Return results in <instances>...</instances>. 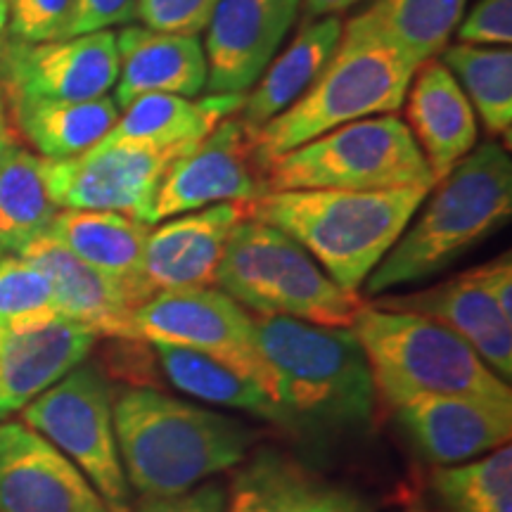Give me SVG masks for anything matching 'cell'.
I'll use <instances>...</instances> for the list:
<instances>
[{
	"label": "cell",
	"mask_w": 512,
	"mask_h": 512,
	"mask_svg": "<svg viewBox=\"0 0 512 512\" xmlns=\"http://www.w3.org/2000/svg\"><path fill=\"white\" fill-rule=\"evenodd\" d=\"M430 190H273L247 202V216L283 230L342 290L358 292Z\"/></svg>",
	"instance_id": "1"
},
{
	"label": "cell",
	"mask_w": 512,
	"mask_h": 512,
	"mask_svg": "<svg viewBox=\"0 0 512 512\" xmlns=\"http://www.w3.org/2000/svg\"><path fill=\"white\" fill-rule=\"evenodd\" d=\"M114 434L128 486L143 496L183 494L245 458L252 432L159 389L131 387L112 399Z\"/></svg>",
	"instance_id": "2"
},
{
	"label": "cell",
	"mask_w": 512,
	"mask_h": 512,
	"mask_svg": "<svg viewBox=\"0 0 512 512\" xmlns=\"http://www.w3.org/2000/svg\"><path fill=\"white\" fill-rule=\"evenodd\" d=\"M427 207L406 226L363 283L368 297L389 287L415 285L446 271L467 249L501 230L512 216V162L508 147L475 145L430 190Z\"/></svg>",
	"instance_id": "3"
},
{
	"label": "cell",
	"mask_w": 512,
	"mask_h": 512,
	"mask_svg": "<svg viewBox=\"0 0 512 512\" xmlns=\"http://www.w3.org/2000/svg\"><path fill=\"white\" fill-rule=\"evenodd\" d=\"M254 335L278 377L287 425L304 422L309 427L339 430L370 420L375 384L366 351L351 328L254 316Z\"/></svg>",
	"instance_id": "4"
},
{
	"label": "cell",
	"mask_w": 512,
	"mask_h": 512,
	"mask_svg": "<svg viewBox=\"0 0 512 512\" xmlns=\"http://www.w3.org/2000/svg\"><path fill=\"white\" fill-rule=\"evenodd\" d=\"M351 332L366 351L375 396L392 411L415 396H470L512 403L510 382L498 377L465 339L437 320L363 304Z\"/></svg>",
	"instance_id": "5"
},
{
	"label": "cell",
	"mask_w": 512,
	"mask_h": 512,
	"mask_svg": "<svg viewBox=\"0 0 512 512\" xmlns=\"http://www.w3.org/2000/svg\"><path fill=\"white\" fill-rule=\"evenodd\" d=\"M216 285L256 316L323 328H351L366 304L358 292L342 290L290 235L249 216L230 233Z\"/></svg>",
	"instance_id": "6"
},
{
	"label": "cell",
	"mask_w": 512,
	"mask_h": 512,
	"mask_svg": "<svg viewBox=\"0 0 512 512\" xmlns=\"http://www.w3.org/2000/svg\"><path fill=\"white\" fill-rule=\"evenodd\" d=\"M413 74L415 67L387 46L342 36L328 67L302 98L252 131L261 166L351 121L396 114Z\"/></svg>",
	"instance_id": "7"
},
{
	"label": "cell",
	"mask_w": 512,
	"mask_h": 512,
	"mask_svg": "<svg viewBox=\"0 0 512 512\" xmlns=\"http://www.w3.org/2000/svg\"><path fill=\"white\" fill-rule=\"evenodd\" d=\"M273 190H396L425 185L434 176L399 114L351 121L275 157L264 169Z\"/></svg>",
	"instance_id": "8"
},
{
	"label": "cell",
	"mask_w": 512,
	"mask_h": 512,
	"mask_svg": "<svg viewBox=\"0 0 512 512\" xmlns=\"http://www.w3.org/2000/svg\"><path fill=\"white\" fill-rule=\"evenodd\" d=\"M24 425L48 439L95 486L114 512H126L128 479L119 458L112 394L105 375L81 363L22 411Z\"/></svg>",
	"instance_id": "9"
},
{
	"label": "cell",
	"mask_w": 512,
	"mask_h": 512,
	"mask_svg": "<svg viewBox=\"0 0 512 512\" xmlns=\"http://www.w3.org/2000/svg\"><path fill=\"white\" fill-rule=\"evenodd\" d=\"M133 328L143 342L174 344L207 356L259 384L280 406L278 377L256 344L254 316L223 290L202 287L152 294L133 311Z\"/></svg>",
	"instance_id": "10"
},
{
	"label": "cell",
	"mask_w": 512,
	"mask_h": 512,
	"mask_svg": "<svg viewBox=\"0 0 512 512\" xmlns=\"http://www.w3.org/2000/svg\"><path fill=\"white\" fill-rule=\"evenodd\" d=\"M185 152L188 150L95 145L79 157H43V174L50 197L60 209L117 211L150 226L159 183L166 169Z\"/></svg>",
	"instance_id": "11"
},
{
	"label": "cell",
	"mask_w": 512,
	"mask_h": 512,
	"mask_svg": "<svg viewBox=\"0 0 512 512\" xmlns=\"http://www.w3.org/2000/svg\"><path fill=\"white\" fill-rule=\"evenodd\" d=\"M264 192V166L256 157L252 128L233 114L166 169L150 226L214 204L252 202Z\"/></svg>",
	"instance_id": "12"
},
{
	"label": "cell",
	"mask_w": 512,
	"mask_h": 512,
	"mask_svg": "<svg viewBox=\"0 0 512 512\" xmlns=\"http://www.w3.org/2000/svg\"><path fill=\"white\" fill-rule=\"evenodd\" d=\"M117 76V34L110 29L43 43H0L3 98L93 100L110 93Z\"/></svg>",
	"instance_id": "13"
},
{
	"label": "cell",
	"mask_w": 512,
	"mask_h": 512,
	"mask_svg": "<svg viewBox=\"0 0 512 512\" xmlns=\"http://www.w3.org/2000/svg\"><path fill=\"white\" fill-rule=\"evenodd\" d=\"M302 0H216L204 31L207 95H247L278 55Z\"/></svg>",
	"instance_id": "14"
},
{
	"label": "cell",
	"mask_w": 512,
	"mask_h": 512,
	"mask_svg": "<svg viewBox=\"0 0 512 512\" xmlns=\"http://www.w3.org/2000/svg\"><path fill=\"white\" fill-rule=\"evenodd\" d=\"M0 512H114L64 453L24 422L0 425Z\"/></svg>",
	"instance_id": "15"
},
{
	"label": "cell",
	"mask_w": 512,
	"mask_h": 512,
	"mask_svg": "<svg viewBox=\"0 0 512 512\" xmlns=\"http://www.w3.org/2000/svg\"><path fill=\"white\" fill-rule=\"evenodd\" d=\"M247 219V202H223L188 211L150 230L143 278L152 294L216 285L230 233Z\"/></svg>",
	"instance_id": "16"
},
{
	"label": "cell",
	"mask_w": 512,
	"mask_h": 512,
	"mask_svg": "<svg viewBox=\"0 0 512 512\" xmlns=\"http://www.w3.org/2000/svg\"><path fill=\"white\" fill-rule=\"evenodd\" d=\"M396 420L434 465H460L510 444L512 403L470 396H415Z\"/></svg>",
	"instance_id": "17"
},
{
	"label": "cell",
	"mask_w": 512,
	"mask_h": 512,
	"mask_svg": "<svg viewBox=\"0 0 512 512\" xmlns=\"http://www.w3.org/2000/svg\"><path fill=\"white\" fill-rule=\"evenodd\" d=\"M377 309L408 311L432 318L482 356V361L498 377L510 382L512 377V320L505 318L489 294L479 285L475 271L458 273L425 290L392 294L370 302Z\"/></svg>",
	"instance_id": "18"
},
{
	"label": "cell",
	"mask_w": 512,
	"mask_h": 512,
	"mask_svg": "<svg viewBox=\"0 0 512 512\" xmlns=\"http://www.w3.org/2000/svg\"><path fill=\"white\" fill-rule=\"evenodd\" d=\"M95 332L69 318L0 337V420L10 418L81 366L95 349Z\"/></svg>",
	"instance_id": "19"
},
{
	"label": "cell",
	"mask_w": 512,
	"mask_h": 512,
	"mask_svg": "<svg viewBox=\"0 0 512 512\" xmlns=\"http://www.w3.org/2000/svg\"><path fill=\"white\" fill-rule=\"evenodd\" d=\"M406 126L430 164L434 181L475 150L479 138L477 114L456 76L439 57L415 69L406 91Z\"/></svg>",
	"instance_id": "20"
},
{
	"label": "cell",
	"mask_w": 512,
	"mask_h": 512,
	"mask_svg": "<svg viewBox=\"0 0 512 512\" xmlns=\"http://www.w3.org/2000/svg\"><path fill=\"white\" fill-rule=\"evenodd\" d=\"M29 259L53 285L55 306L64 318L83 325L95 337L140 339L133 328V311L138 309L126 290L114 280L83 264L67 247L43 233L19 252Z\"/></svg>",
	"instance_id": "21"
},
{
	"label": "cell",
	"mask_w": 512,
	"mask_h": 512,
	"mask_svg": "<svg viewBox=\"0 0 512 512\" xmlns=\"http://www.w3.org/2000/svg\"><path fill=\"white\" fill-rule=\"evenodd\" d=\"M119 110L152 93L197 98L207 86V57L197 36L150 27H124L117 34Z\"/></svg>",
	"instance_id": "22"
},
{
	"label": "cell",
	"mask_w": 512,
	"mask_h": 512,
	"mask_svg": "<svg viewBox=\"0 0 512 512\" xmlns=\"http://www.w3.org/2000/svg\"><path fill=\"white\" fill-rule=\"evenodd\" d=\"M150 226L117 211L60 209L46 235L83 264L114 280L140 306L152 297L143 278V254Z\"/></svg>",
	"instance_id": "23"
},
{
	"label": "cell",
	"mask_w": 512,
	"mask_h": 512,
	"mask_svg": "<svg viewBox=\"0 0 512 512\" xmlns=\"http://www.w3.org/2000/svg\"><path fill=\"white\" fill-rule=\"evenodd\" d=\"M228 512H370V505L285 453L259 451L230 484Z\"/></svg>",
	"instance_id": "24"
},
{
	"label": "cell",
	"mask_w": 512,
	"mask_h": 512,
	"mask_svg": "<svg viewBox=\"0 0 512 512\" xmlns=\"http://www.w3.org/2000/svg\"><path fill=\"white\" fill-rule=\"evenodd\" d=\"M247 95H183L152 93L121 110L117 124L98 145H140L159 150H190L242 110Z\"/></svg>",
	"instance_id": "25"
},
{
	"label": "cell",
	"mask_w": 512,
	"mask_h": 512,
	"mask_svg": "<svg viewBox=\"0 0 512 512\" xmlns=\"http://www.w3.org/2000/svg\"><path fill=\"white\" fill-rule=\"evenodd\" d=\"M467 0H373L342 24V36L375 41L418 69L439 57L465 15Z\"/></svg>",
	"instance_id": "26"
},
{
	"label": "cell",
	"mask_w": 512,
	"mask_h": 512,
	"mask_svg": "<svg viewBox=\"0 0 512 512\" xmlns=\"http://www.w3.org/2000/svg\"><path fill=\"white\" fill-rule=\"evenodd\" d=\"M3 102L17 138L46 159H69L93 150L121 114L110 95L93 100L3 98Z\"/></svg>",
	"instance_id": "27"
},
{
	"label": "cell",
	"mask_w": 512,
	"mask_h": 512,
	"mask_svg": "<svg viewBox=\"0 0 512 512\" xmlns=\"http://www.w3.org/2000/svg\"><path fill=\"white\" fill-rule=\"evenodd\" d=\"M342 24L339 15L309 19L290 46L273 57L238 112L252 131L287 110L318 79L339 46Z\"/></svg>",
	"instance_id": "28"
},
{
	"label": "cell",
	"mask_w": 512,
	"mask_h": 512,
	"mask_svg": "<svg viewBox=\"0 0 512 512\" xmlns=\"http://www.w3.org/2000/svg\"><path fill=\"white\" fill-rule=\"evenodd\" d=\"M57 211L43 174V157L17 145L0 166V254H19L41 238Z\"/></svg>",
	"instance_id": "29"
},
{
	"label": "cell",
	"mask_w": 512,
	"mask_h": 512,
	"mask_svg": "<svg viewBox=\"0 0 512 512\" xmlns=\"http://www.w3.org/2000/svg\"><path fill=\"white\" fill-rule=\"evenodd\" d=\"M152 351H155L157 363L162 366L164 375L169 377V382L176 389H181L183 394L287 425V415L283 408L259 384L235 375L233 370L209 361L207 356L195 354V351L183 347H174V344H152Z\"/></svg>",
	"instance_id": "30"
},
{
	"label": "cell",
	"mask_w": 512,
	"mask_h": 512,
	"mask_svg": "<svg viewBox=\"0 0 512 512\" xmlns=\"http://www.w3.org/2000/svg\"><path fill=\"white\" fill-rule=\"evenodd\" d=\"M439 60L456 76L472 110L491 138L510 140L512 128V53L510 48L456 43Z\"/></svg>",
	"instance_id": "31"
},
{
	"label": "cell",
	"mask_w": 512,
	"mask_h": 512,
	"mask_svg": "<svg viewBox=\"0 0 512 512\" xmlns=\"http://www.w3.org/2000/svg\"><path fill=\"white\" fill-rule=\"evenodd\" d=\"M432 489L446 512H512V448L432 472Z\"/></svg>",
	"instance_id": "32"
},
{
	"label": "cell",
	"mask_w": 512,
	"mask_h": 512,
	"mask_svg": "<svg viewBox=\"0 0 512 512\" xmlns=\"http://www.w3.org/2000/svg\"><path fill=\"white\" fill-rule=\"evenodd\" d=\"M60 316L48 275L19 254L0 256V337Z\"/></svg>",
	"instance_id": "33"
},
{
	"label": "cell",
	"mask_w": 512,
	"mask_h": 512,
	"mask_svg": "<svg viewBox=\"0 0 512 512\" xmlns=\"http://www.w3.org/2000/svg\"><path fill=\"white\" fill-rule=\"evenodd\" d=\"M76 0H8V38L43 43L67 38Z\"/></svg>",
	"instance_id": "34"
},
{
	"label": "cell",
	"mask_w": 512,
	"mask_h": 512,
	"mask_svg": "<svg viewBox=\"0 0 512 512\" xmlns=\"http://www.w3.org/2000/svg\"><path fill=\"white\" fill-rule=\"evenodd\" d=\"M216 0H138L145 27L169 34L197 36L209 22Z\"/></svg>",
	"instance_id": "35"
},
{
	"label": "cell",
	"mask_w": 512,
	"mask_h": 512,
	"mask_svg": "<svg viewBox=\"0 0 512 512\" xmlns=\"http://www.w3.org/2000/svg\"><path fill=\"white\" fill-rule=\"evenodd\" d=\"M460 43L470 46L510 48L512 0H479L458 24Z\"/></svg>",
	"instance_id": "36"
},
{
	"label": "cell",
	"mask_w": 512,
	"mask_h": 512,
	"mask_svg": "<svg viewBox=\"0 0 512 512\" xmlns=\"http://www.w3.org/2000/svg\"><path fill=\"white\" fill-rule=\"evenodd\" d=\"M131 512H228V494L223 484L209 482L183 494L143 496Z\"/></svg>",
	"instance_id": "37"
},
{
	"label": "cell",
	"mask_w": 512,
	"mask_h": 512,
	"mask_svg": "<svg viewBox=\"0 0 512 512\" xmlns=\"http://www.w3.org/2000/svg\"><path fill=\"white\" fill-rule=\"evenodd\" d=\"M138 17V0H76L69 36L93 34Z\"/></svg>",
	"instance_id": "38"
},
{
	"label": "cell",
	"mask_w": 512,
	"mask_h": 512,
	"mask_svg": "<svg viewBox=\"0 0 512 512\" xmlns=\"http://www.w3.org/2000/svg\"><path fill=\"white\" fill-rule=\"evenodd\" d=\"M477 275L479 285L484 287V292L489 294L491 302L498 306V311L505 318L512 320V264H510V252L498 256V259L489 261L472 268Z\"/></svg>",
	"instance_id": "39"
},
{
	"label": "cell",
	"mask_w": 512,
	"mask_h": 512,
	"mask_svg": "<svg viewBox=\"0 0 512 512\" xmlns=\"http://www.w3.org/2000/svg\"><path fill=\"white\" fill-rule=\"evenodd\" d=\"M358 3H363V0H302V10L306 19H318L339 15V12L354 8Z\"/></svg>",
	"instance_id": "40"
},
{
	"label": "cell",
	"mask_w": 512,
	"mask_h": 512,
	"mask_svg": "<svg viewBox=\"0 0 512 512\" xmlns=\"http://www.w3.org/2000/svg\"><path fill=\"white\" fill-rule=\"evenodd\" d=\"M19 145L17 133L12 131L8 112H5V102H3V93H0V166L5 164V159L10 157V152Z\"/></svg>",
	"instance_id": "41"
},
{
	"label": "cell",
	"mask_w": 512,
	"mask_h": 512,
	"mask_svg": "<svg viewBox=\"0 0 512 512\" xmlns=\"http://www.w3.org/2000/svg\"><path fill=\"white\" fill-rule=\"evenodd\" d=\"M5 27H8V0H0V41H3Z\"/></svg>",
	"instance_id": "42"
},
{
	"label": "cell",
	"mask_w": 512,
	"mask_h": 512,
	"mask_svg": "<svg viewBox=\"0 0 512 512\" xmlns=\"http://www.w3.org/2000/svg\"><path fill=\"white\" fill-rule=\"evenodd\" d=\"M0 43H3V41H0Z\"/></svg>",
	"instance_id": "43"
},
{
	"label": "cell",
	"mask_w": 512,
	"mask_h": 512,
	"mask_svg": "<svg viewBox=\"0 0 512 512\" xmlns=\"http://www.w3.org/2000/svg\"><path fill=\"white\" fill-rule=\"evenodd\" d=\"M0 256H3V254H0Z\"/></svg>",
	"instance_id": "44"
}]
</instances>
